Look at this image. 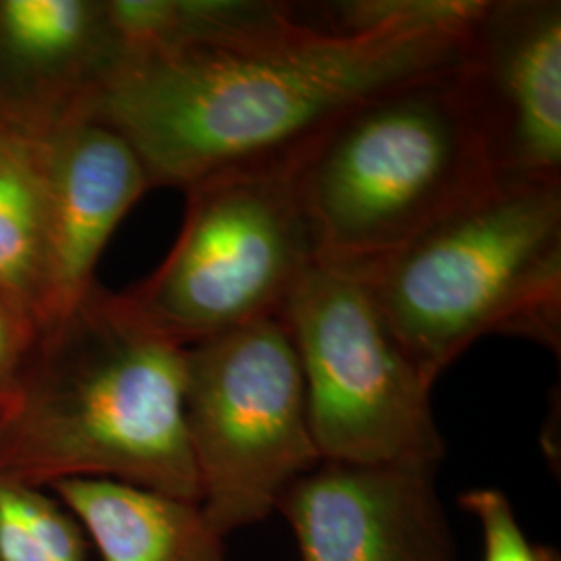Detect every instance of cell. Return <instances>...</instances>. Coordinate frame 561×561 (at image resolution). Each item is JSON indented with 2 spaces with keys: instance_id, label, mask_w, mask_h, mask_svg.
<instances>
[{
  "instance_id": "obj_1",
  "label": "cell",
  "mask_w": 561,
  "mask_h": 561,
  "mask_svg": "<svg viewBox=\"0 0 561 561\" xmlns=\"http://www.w3.org/2000/svg\"><path fill=\"white\" fill-rule=\"evenodd\" d=\"M482 0H360L379 27L335 32L277 20L221 41L125 55L85 108L138 152L152 187L300 152L364 102L460 67Z\"/></svg>"
},
{
  "instance_id": "obj_2",
  "label": "cell",
  "mask_w": 561,
  "mask_h": 561,
  "mask_svg": "<svg viewBox=\"0 0 561 561\" xmlns=\"http://www.w3.org/2000/svg\"><path fill=\"white\" fill-rule=\"evenodd\" d=\"M185 347L99 283L44 327L0 419V477L115 481L198 503L185 431Z\"/></svg>"
},
{
  "instance_id": "obj_3",
  "label": "cell",
  "mask_w": 561,
  "mask_h": 561,
  "mask_svg": "<svg viewBox=\"0 0 561 561\" xmlns=\"http://www.w3.org/2000/svg\"><path fill=\"white\" fill-rule=\"evenodd\" d=\"M358 275L403 352L435 385L484 335L561 350V181H497Z\"/></svg>"
},
{
  "instance_id": "obj_4",
  "label": "cell",
  "mask_w": 561,
  "mask_h": 561,
  "mask_svg": "<svg viewBox=\"0 0 561 561\" xmlns=\"http://www.w3.org/2000/svg\"><path fill=\"white\" fill-rule=\"evenodd\" d=\"M456 71L364 102L301 150L319 262L381 261L497 183Z\"/></svg>"
},
{
  "instance_id": "obj_5",
  "label": "cell",
  "mask_w": 561,
  "mask_h": 561,
  "mask_svg": "<svg viewBox=\"0 0 561 561\" xmlns=\"http://www.w3.org/2000/svg\"><path fill=\"white\" fill-rule=\"evenodd\" d=\"M301 150L183 190L178 240L152 275L125 291L164 335L190 347L279 319L319 262L298 185Z\"/></svg>"
},
{
  "instance_id": "obj_6",
  "label": "cell",
  "mask_w": 561,
  "mask_h": 561,
  "mask_svg": "<svg viewBox=\"0 0 561 561\" xmlns=\"http://www.w3.org/2000/svg\"><path fill=\"white\" fill-rule=\"evenodd\" d=\"M300 362L322 461L437 470L433 385L403 352L364 280L317 262L279 314Z\"/></svg>"
},
{
  "instance_id": "obj_7",
  "label": "cell",
  "mask_w": 561,
  "mask_h": 561,
  "mask_svg": "<svg viewBox=\"0 0 561 561\" xmlns=\"http://www.w3.org/2000/svg\"><path fill=\"white\" fill-rule=\"evenodd\" d=\"M183 412L198 505L222 539L277 512L283 493L322 461L280 319L185 347Z\"/></svg>"
},
{
  "instance_id": "obj_8",
  "label": "cell",
  "mask_w": 561,
  "mask_h": 561,
  "mask_svg": "<svg viewBox=\"0 0 561 561\" xmlns=\"http://www.w3.org/2000/svg\"><path fill=\"white\" fill-rule=\"evenodd\" d=\"M456 76L497 181H561L560 0H482Z\"/></svg>"
},
{
  "instance_id": "obj_9",
  "label": "cell",
  "mask_w": 561,
  "mask_h": 561,
  "mask_svg": "<svg viewBox=\"0 0 561 561\" xmlns=\"http://www.w3.org/2000/svg\"><path fill=\"white\" fill-rule=\"evenodd\" d=\"M435 472L321 461L277 503L300 561H456Z\"/></svg>"
},
{
  "instance_id": "obj_10",
  "label": "cell",
  "mask_w": 561,
  "mask_h": 561,
  "mask_svg": "<svg viewBox=\"0 0 561 561\" xmlns=\"http://www.w3.org/2000/svg\"><path fill=\"white\" fill-rule=\"evenodd\" d=\"M148 190L138 152L83 102L50 123L41 331L65 319L94 287L102 250Z\"/></svg>"
},
{
  "instance_id": "obj_11",
  "label": "cell",
  "mask_w": 561,
  "mask_h": 561,
  "mask_svg": "<svg viewBox=\"0 0 561 561\" xmlns=\"http://www.w3.org/2000/svg\"><path fill=\"white\" fill-rule=\"evenodd\" d=\"M117 59L104 2L0 0L2 104L50 123Z\"/></svg>"
},
{
  "instance_id": "obj_12",
  "label": "cell",
  "mask_w": 561,
  "mask_h": 561,
  "mask_svg": "<svg viewBox=\"0 0 561 561\" xmlns=\"http://www.w3.org/2000/svg\"><path fill=\"white\" fill-rule=\"evenodd\" d=\"M102 561H229L201 505L115 481L55 484Z\"/></svg>"
},
{
  "instance_id": "obj_13",
  "label": "cell",
  "mask_w": 561,
  "mask_h": 561,
  "mask_svg": "<svg viewBox=\"0 0 561 561\" xmlns=\"http://www.w3.org/2000/svg\"><path fill=\"white\" fill-rule=\"evenodd\" d=\"M48 121L0 102V291L41 329Z\"/></svg>"
},
{
  "instance_id": "obj_14",
  "label": "cell",
  "mask_w": 561,
  "mask_h": 561,
  "mask_svg": "<svg viewBox=\"0 0 561 561\" xmlns=\"http://www.w3.org/2000/svg\"><path fill=\"white\" fill-rule=\"evenodd\" d=\"M0 561H88V537L41 486L0 477Z\"/></svg>"
},
{
  "instance_id": "obj_15",
  "label": "cell",
  "mask_w": 561,
  "mask_h": 561,
  "mask_svg": "<svg viewBox=\"0 0 561 561\" xmlns=\"http://www.w3.org/2000/svg\"><path fill=\"white\" fill-rule=\"evenodd\" d=\"M461 507L481 524L484 561H541L539 545L526 539L510 500L495 489H474L460 497Z\"/></svg>"
},
{
  "instance_id": "obj_16",
  "label": "cell",
  "mask_w": 561,
  "mask_h": 561,
  "mask_svg": "<svg viewBox=\"0 0 561 561\" xmlns=\"http://www.w3.org/2000/svg\"><path fill=\"white\" fill-rule=\"evenodd\" d=\"M38 335V322L0 291V419L18 400Z\"/></svg>"
},
{
  "instance_id": "obj_17",
  "label": "cell",
  "mask_w": 561,
  "mask_h": 561,
  "mask_svg": "<svg viewBox=\"0 0 561 561\" xmlns=\"http://www.w3.org/2000/svg\"><path fill=\"white\" fill-rule=\"evenodd\" d=\"M539 560L541 561H561L560 553L556 551V549H551V547H542L539 545Z\"/></svg>"
}]
</instances>
